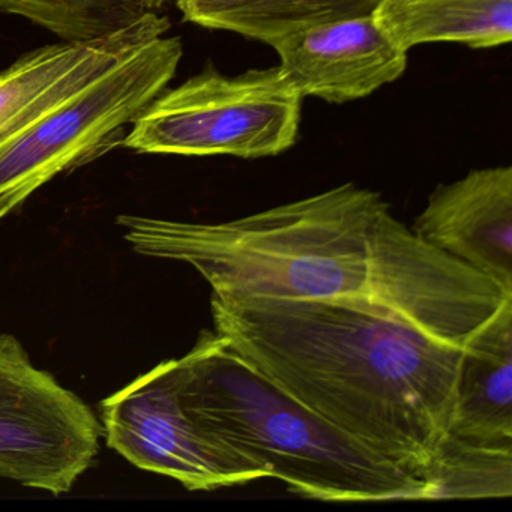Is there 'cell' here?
<instances>
[{
  "label": "cell",
  "mask_w": 512,
  "mask_h": 512,
  "mask_svg": "<svg viewBox=\"0 0 512 512\" xmlns=\"http://www.w3.org/2000/svg\"><path fill=\"white\" fill-rule=\"evenodd\" d=\"M134 251L193 266L227 298L356 305L466 350L512 293L425 244L355 184L224 223L119 215Z\"/></svg>",
  "instance_id": "cell-1"
},
{
  "label": "cell",
  "mask_w": 512,
  "mask_h": 512,
  "mask_svg": "<svg viewBox=\"0 0 512 512\" xmlns=\"http://www.w3.org/2000/svg\"><path fill=\"white\" fill-rule=\"evenodd\" d=\"M211 313L260 373L425 481L449 436L464 349L341 302L212 295Z\"/></svg>",
  "instance_id": "cell-2"
},
{
  "label": "cell",
  "mask_w": 512,
  "mask_h": 512,
  "mask_svg": "<svg viewBox=\"0 0 512 512\" xmlns=\"http://www.w3.org/2000/svg\"><path fill=\"white\" fill-rule=\"evenodd\" d=\"M167 364L185 413L256 458L290 493L325 502L424 500L427 482L296 400L217 332L203 331Z\"/></svg>",
  "instance_id": "cell-3"
},
{
  "label": "cell",
  "mask_w": 512,
  "mask_h": 512,
  "mask_svg": "<svg viewBox=\"0 0 512 512\" xmlns=\"http://www.w3.org/2000/svg\"><path fill=\"white\" fill-rule=\"evenodd\" d=\"M302 101L278 65L236 76L209 68L164 89L137 116L122 146L184 157H277L298 142Z\"/></svg>",
  "instance_id": "cell-4"
},
{
  "label": "cell",
  "mask_w": 512,
  "mask_h": 512,
  "mask_svg": "<svg viewBox=\"0 0 512 512\" xmlns=\"http://www.w3.org/2000/svg\"><path fill=\"white\" fill-rule=\"evenodd\" d=\"M184 56L160 37L0 146V220L61 173L122 145L128 125L167 88Z\"/></svg>",
  "instance_id": "cell-5"
},
{
  "label": "cell",
  "mask_w": 512,
  "mask_h": 512,
  "mask_svg": "<svg viewBox=\"0 0 512 512\" xmlns=\"http://www.w3.org/2000/svg\"><path fill=\"white\" fill-rule=\"evenodd\" d=\"M94 410L32 364L14 335L0 334V478L70 493L100 451Z\"/></svg>",
  "instance_id": "cell-6"
},
{
  "label": "cell",
  "mask_w": 512,
  "mask_h": 512,
  "mask_svg": "<svg viewBox=\"0 0 512 512\" xmlns=\"http://www.w3.org/2000/svg\"><path fill=\"white\" fill-rule=\"evenodd\" d=\"M107 445L131 464L212 491L269 478L256 458L200 427L185 413L161 362L101 403Z\"/></svg>",
  "instance_id": "cell-7"
},
{
  "label": "cell",
  "mask_w": 512,
  "mask_h": 512,
  "mask_svg": "<svg viewBox=\"0 0 512 512\" xmlns=\"http://www.w3.org/2000/svg\"><path fill=\"white\" fill-rule=\"evenodd\" d=\"M280 70L302 98L346 104L370 97L407 70L409 52L373 14L335 20L275 44Z\"/></svg>",
  "instance_id": "cell-8"
},
{
  "label": "cell",
  "mask_w": 512,
  "mask_h": 512,
  "mask_svg": "<svg viewBox=\"0 0 512 512\" xmlns=\"http://www.w3.org/2000/svg\"><path fill=\"white\" fill-rule=\"evenodd\" d=\"M169 29L167 17L152 13L101 40L53 44L22 56L0 74V146Z\"/></svg>",
  "instance_id": "cell-9"
},
{
  "label": "cell",
  "mask_w": 512,
  "mask_h": 512,
  "mask_svg": "<svg viewBox=\"0 0 512 512\" xmlns=\"http://www.w3.org/2000/svg\"><path fill=\"white\" fill-rule=\"evenodd\" d=\"M413 232L512 293V167L470 170L437 185Z\"/></svg>",
  "instance_id": "cell-10"
},
{
  "label": "cell",
  "mask_w": 512,
  "mask_h": 512,
  "mask_svg": "<svg viewBox=\"0 0 512 512\" xmlns=\"http://www.w3.org/2000/svg\"><path fill=\"white\" fill-rule=\"evenodd\" d=\"M449 436L512 449V304L464 350Z\"/></svg>",
  "instance_id": "cell-11"
},
{
  "label": "cell",
  "mask_w": 512,
  "mask_h": 512,
  "mask_svg": "<svg viewBox=\"0 0 512 512\" xmlns=\"http://www.w3.org/2000/svg\"><path fill=\"white\" fill-rule=\"evenodd\" d=\"M373 16L406 52L433 43L494 49L512 40V0H382Z\"/></svg>",
  "instance_id": "cell-12"
},
{
  "label": "cell",
  "mask_w": 512,
  "mask_h": 512,
  "mask_svg": "<svg viewBox=\"0 0 512 512\" xmlns=\"http://www.w3.org/2000/svg\"><path fill=\"white\" fill-rule=\"evenodd\" d=\"M382 0H176L185 22L274 47L280 41L349 17L370 16Z\"/></svg>",
  "instance_id": "cell-13"
},
{
  "label": "cell",
  "mask_w": 512,
  "mask_h": 512,
  "mask_svg": "<svg viewBox=\"0 0 512 512\" xmlns=\"http://www.w3.org/2000/svg\"><path fill=\"white\" fill-rule=\"evenodd\" d=\"M167 0H0V10L31 20L64 43H89L110 37Z\"/></svg>",
  "instance_id": "cell-14"
},
{
  "label": "cell",
  "mask_w": 512,
  "mask_h": 512,
  "mask_svg": "<svg viewBox=\"0 0 512 512\" xmlns=\"http://www.w3.org/2000/svg\"><path fill=\"white\" fill-rule=\"evenodd\" d=\"M425 481L424 500L511 496L512 449L448 436Z\"/></svg>",
  "instance_id": "cell-15"
}]
</instances>
